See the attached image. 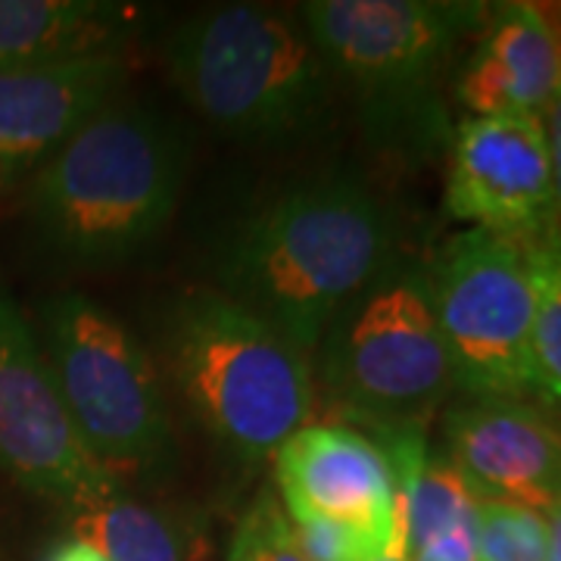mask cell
Instances as JSON below:
<instances>
[{
  "mask_svg": "<svg viewBox=\"0 0 561 561\" xmlns=\"http://www.w3.org/2000/svg\"><path fill=\"white\" fill-rule=\"evenodd\" d=\"M478 561H546V515L515 502H478Z\"/></svg>",
  "mask_w": 561,
  "mask_h": 561,
  "instance_id": "19",
  "label": "cell"
},
{
  "mask_svg": "<svg viewBox=\"0 0 561 561\" xmlns=\"http://www.w3.org/2000/svg\"><path fill=\"white\" fill-rule=\"evenodd\" d=\"M316 390L365 437L427 431L456 390L427 265L397 256L321 331L312 350Z\"/></svg>",
  "mask_w": 561,
  "mask_h": 561,
  "instance_id": "6",
  "label": "cell"
},
{
  "mask_svg": "<svg viewBox=\"0 0 561 561\" xmlns=\"http://www.w3.org/2000/svg\"><path fill=\"white\" fill-rule=\"evenodd\" d=\"M165 69L203 119L250 144L306 140L334 113L337 81L294 10H203L169 35Z\"/></svg>",
  "mask_w": 561,
  "mask_h": 561,
  "instance_id": "5",
  "label": "cell"
},
{
  "mask_svg": "<svg viewBox=\"0 0 561 561\" xmlns=\"http://www.w3.org/2000/svg\"><path fill=\"white\" fill-rule=\"evenodd\" d=\"M294 13L337 88L353 94L371 144L400 160L449 147L440 84L459 44L481 32L478 0H309Z\"/></svg>",
  "mask_w": 561,
  "mask_h": 561,
  "instance_id": "3",
  "label": "cell"
},
{
  "mask_svg": "<svg viewBox=\"0 0 561 561\" xmlns=\"http://www.w3.org/2000/svg\"><path fill=\"white\" fill-rule=\"evenodd\" d=\"M72 537L106 561H213V530L203 508L125 496L122 490L72 512Z\"/></svg>",
  "mask_w": 561,
  "mask_h": 561,
  "instance_id": "16",
  "label": "cell"
},
{
  "mask_svg": "<svg viewBox=\"0 0 561 561\" xmlns=\"http://www.w3.org/2000/svg\"><path fill=\"white\" fill-rule=\"evenodd\" d=\"M427 287L461 397L537 402L534 284L524 241L468 228L427 262Z\"/></svg>",
  "mask_w": 561,
  "mask_h": 561,
  "instance_id": "8",
  "label": "cell"
},
{
  "mask_svg": "<svg viewBox=\"0 0 561 561\" xmlns=\"http://www.w3.org/2000/svg\"><path fill=\"white\" fill-rule=\"evenodd\" d=\"M546 125V138H549V157H552V184H556V213H559L561 228V79L556 88V98L549 103V110L542 113Z\"/></svg>",
  "mask_w": 561,
  "mask_h": 561,
  "instance_id": "22",
  "label": "cell"
},
{
  "mask_svg": "<svg viewBox=\"0 0 561 561\" xmlns=\"http://www.w3.org/2000/svg\"><path fill=\"white\" fill-rule=\"evenodd\" d=\"M397 256L393 209L362 179L328 172L228 225L213 253V290L312 356L328 321Z\"/></svg>",
  "mask_w": 561,
  "mask_h": 561,
  "instance_id": "1",
  "label": "cell"
},
{
  "mask_svg": "<svg viewBox=\"0 0 561 561\" xmlns=\"http://www.w3.org/2000/svg\"><path fill=\"white\" fill-rule=\"evenodd\" d=\"M546 561H561V505L546 512Z\"/></svg>",
  "mask_w": 561,
  "mask_h": 561,
  "instance_id": "25",
  "label": "cell"
},
{
  "mask_svg": "<svg viewBox=\"0 0 561 561\" xmlns=\"http://www.w3.org/2000/svg\"><path fill=\"white\" fill-rule=\"evenodd\" d=\"M38 343L62 409L91 459L125 481L175 465V427L147 346L106 306L79 290L44 300Z\"/></svg>",
  "mask_w": 561,
  "mask_h": 561,
  "instance_id": "7",
  "label": "cell"
},
{
  "mask_svg": "<svg viewBox=\"0 0 561 561\" xmlns=\"http://www.w3.org/2000/svg\"><path fill=\"white\" fill-rule=\"evenodd\" d=\"M440 449L478 502L561 505V427L546 405L465 397L443 415Z\"/></svg>",
  "mask_w": 561,
  "mask_h": 561,
  "instance_id": "12",
  "label": "cell"
},
{
  "mask_svg": "<svg viewBox=\"0 0 561 561\" xmlns=\"http://www.w3.org/2000/svg\"><path fill=\"white\" fill-rule=\"evenodd\" d=\"M138 20L113 0H0V69L122 54Z\"/></svg>",
  "mask_w": 561,
  "mask_h": 561,
  "instance_id": "15",
  "label": "cell"
},
{
  "mask_svg": "<svg viewBox=\"0 0 561 561\" xmlns=\"http://www.w3.org/2000/svg\"><path fill=\"white\" fill-rule=\"evenodd\" d=\"M125 79V54L0 69V184L32 179L119 98Z\"/></svg>",
  "mask_w": 561,
  "mask_h": 561,
  "instance_id": "13",
  "label": "cell"
},
{
  "mask_svg": "<svg viewBox=\"0 0 561 561\" xmlns=\"http://www.w3.org/2000/svg\"><path fill=\"white\" fill-rule=\"evenodd\" d=\"M412 561H478L474 552V518L465 524H456L449 530L437 534L434 540H427Z\"/></svg>",
  "mask_w": 561,
  "mask_h": 561,
  "instance_id": "21",
  "label": "cell"
},
{
  "mask_svg": "<svg viewBox=\"0 0 561 561\" xmlns=\"http://www.w3.org/2000/svg\"><path fill=\"white\" fill-rule=\"evenodd\" d=\"M534 284L530 321V362L537 400L546 409H561V228L524 241Z\"/></svg>",
  "mask_w": 561,
  "mask_h": 561,
  "instance_id": "17",
  "label": "cell"
},
{
  "mask_svg": "<svg viewBox=\"0 0 561 561\" xmlns=\"http://www.w3.org/2000/svg\"><path fill=\"white\" fill-rule=\"evenodd\" d=\"M184 172L179 125L147 103L113 101L28 179V219L62 262L113 268L165 231Z\"/></svg>",
  "mask_w": 561,
  "mask_h": 561,
  "instance_id": "2",
  "label": "cell"
},
{
  "mask_svg": "<svg viewBox=\"0 0 561 561\" xmlns=\"http://www.w3.org/2000/svg\"><path fill=\"white\" fill-rule=\"evenodd\" d=\"M256 518H260V542H262V561H306L294 542L290 534V522L280 512L278 500L272 493H262L260 500L253 502Z\"/></svg>",
  "mask_w": 561,
  "mask_h": 561,
  "instance_id": "20",
  "label": "cell"
},
{
  "mask_svg": "<svg viewBox=\"0 0 561 561\" xmlns=\"http://www.w3.org/2000/svg\"><path fill=\"white\" fill-rule=\"evenodd\" d=\"M381 561H402V559H381Z\"/></svg>",
  "mask_w": 561,
  "mask_h": 561,
  "instance_id": "26",
  "label": "cell"
},
{
  "mask_svg": "<svg viewBox=\"0 0 561 561\" xmlns=\"http://www.w3.org/2000/svg\"><path fill=\"white\" fill-rule=\"evenodd\" d=\"M474 508H478V500L456 471V465L446 459L443 449H431L421 465L419 478L400 496V527L409 561L437 534L456 524L471 522Z\"/></svg>",
  "mask_w": 561,
  "mask_h": 561,
  "instance_id": "18",
  "label": "cell"
},
{
  "mask_svg": "<svg viewBox=\"0 0 561 561\" xmlns=\"http://www.w3.org/2000/svg\"><path fill=\"white\" fill-rule=\"evenodd\" d=\"M0 471L32 496L81 512L122 490L81 446L47 371L38 334L0 287Z\"/></svg>",
  "mask_w": 561,
  "mask_h": 561,
  "instance_id": "9",
  "label": "cell"
},
{
  "mask_svg": "<svg viewBox=\"0 0 561 561\" xmlns=\"http://www.w3.org/2000/svg\"><path fill=\"white\" fill-rule=\"evenodd\" d=\"M284 515L362 530L387 559L405 556L400 496L381 446L350 424H306L272 456Z\"/></svg>",
  "mask_w": 561,
  "mask_h": 561,
  "instance_id": "11",
  "label": "cell"
},
{
  "mask_svg": "<svg viewBox=\"0 0 561 561\" xmlns=\"http://www.w3.org/2000/svg\"><path fill=\"white\" fill-rule=\"evenodd\" d=\"M443 209L490 234L534 241L559 228L540 116H468L453 128Z\"/></svg>",
  "mask_w": 561,
  "mask_h": 561,
  "instance_id": "10",
  "label": "cell"
},
{
  "mask_svg": "<svg viewBox=\"0 0 561 561\" xmlns=\"http://www.w3.org/2000/svg\"><path fill=\"white\" fill-rule=\"evenodd\" d=\"M160 346L191 419L243 465L272 459L316 412L312 356L216 290L172 302Z\"/></svg>",
  "mask_w": 561,
  "mask_h": 561,
  "instance_id": "4",
  "label": "cell"
},
{
  "mask_svg": "<svg viewBox=\"0 0 561 561\" xmlns=\"http://www.w3.org/2000/svg\"><path fill=\"white\" fill-rule=\"evenodd\" d=\"M44 561H106V559H103L98 549H91L88 542L69 537V540H60L57 546H50V552L44 556Z\"/></svg>",
  "mask_w": 561,
  "mask_h": 561,
  "instance_id": "24",
  "label": "cell"
},
{
  "mask_svg": "<svg viewBox=\"0 0 561 561\" xmlns=\"http://www.w3.org/2000/svg\"><path fill=\"white\" fill-rule=\"evenodd\" d=\"M561 79V7L496 3L456 76L471 116H540Z\"/></svg>",
  "mask_w": 561,
  "mask_h": 561,
  "instance_id": "14",
  "label": "cell"
},
{
  "mask_svg": "<svg viewBox=\"0 0 561 561\" xmlns=\"http://www.w3.org/2000/svg\"><path fill=\"white\" fill-rule=\"evenodd\" d=\"M225 561H262L260 518H256V508H253V505L247 508V515H243L241 524H238Z\"/></svg>",
  "mask_w": 561,
  "mask_h": 561,
  "instance_id": "23",
  "label": "cell"
}]
</instances>
